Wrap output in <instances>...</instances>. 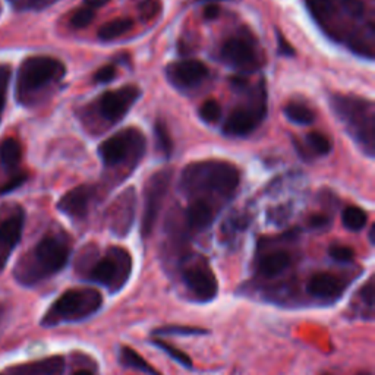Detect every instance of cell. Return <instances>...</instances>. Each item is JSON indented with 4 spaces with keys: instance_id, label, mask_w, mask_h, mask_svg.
Returning a JSON list of instances; mask_svg holds the SVG:
<instances>
[{
    "instance_id": "cell-1",
    "label": "cell",
    "mask_w": 375,
    "mask_h": 375,
    "mask_svg": "<svg viewBox=\"0 0 375 375\" xmlns=\"http://www.w3.org/2000/svg\"><path fill=\"white\" fill-rule=\"evenodd\" d=\"M240 173L233 165L222 160H204L188 165L181 176V190L186 195L214 192L231 195L239 185Z\"/></svg>"
},
{
    "instance_id": "cell-2",
    "label": "cell",
    "mask_w": 375,
    "mask_h": 375,
    "mask_svg": "<svg viewBox=\"0 0 375 375\" xmlns=\"http://www.w3.org/2000/svg\"><path fill=\"white\" fill-rule=\"evenodd\" d=\"M66 74L65 65L50 56H31L25 59L18 71L17 101L24 106H34L42 92L60 83Z\"/></svg>"
},
{
    "instance_id": "cell-3",
    "label": "cell",
    "mask_w": 375,
    "mask_h": 375,
    "mask_svg": "<svg viewBox=\"0 0 375 375\" xmlns=\"http://www.w3.org/2000/svg\"><path fill=\"white\" fill-rule=\"evenodd\" d=\"M330 103L351 137L372 157L375 150L374 103L353 96H343V94H333Z\"/></svg>"
},
{
    "instance_id": "cell-4",
    "label": "cell",
    "mask_w": 375,
    "mask_h": 375,
    "mask_svg": "<svg viewBox=\"0 0 375 375\" xmlns=\"http://www.w3.org/2000/svg\"><path fill=\"white\" fill-rule=\"evenodd\" d=\"M103 305L101 293L94 289H71L51 305L43 319V326L75 323L96 314Z\"/></svg>"
},
{
    "instance_id": "cell-5",
    "label": "cell",
    "mask_w": 375,
    "mask_h": 375,
    "mask_svg": "<svg viewBox=\"0 0 375 375\" xmlns=\"http://www.w3.org/2000/svg\"><path fill=\"white\" fill-rule=\"evenodd\" d=\"M132 258L131 253L119 247H112L91 267L88 278L115 293L122 289L131 277Z\"/></svg>"
},
{
    "instance_id": "cell-6",
    "label": "cell",
    "mask_w": 375,
    "mask_h": 375,
    "mask_svg": "<svg viewBox=\"0 0 375 375\" xmlns=\"http://www.w3.org/2000/svg\"><path fill=\"white\" fill-rule=\"evenodd\" d=\"M220 56L224 63L242 72H256L262 65V53L258 42L248 30L227 38L222 46Z\"/></svg>"
},
{
    "instance_id": "cell-7",
    "label": "cell",
    "mask_w": 375,
    "mask_h": 375,
    "mask_svg": "<svg viewBox=\"0 0 375 375\" xmlns=\"http://www.w3.org/2000/svg\"><path fill=\"white\" fill-rule=\"evenodd\" d=\"M267 115V100L264 87L256 90V96L247 106L236 109L226 119L223 132L229 137H245L256 131Z\"/></svg>"
},
{
    "instance_id": "cell-8",
    "label": "cell",
    "mask_w": 375,
    "mask_h": 375,
    "mask_svg": "<svg viewBox=\"0 0 375 375\" xmlns=\"http://www.w3.org/2000/svg\"><path fill=\"white\" fill-rule=\"evenodd\" d=\"M69 245L63 238L46 236L33 251L34 274L37 278L49 277L59 273L69 260Z\"/></svg>"
},
{
    "instance_id": "cell-9",
    "label": "cell",
    "mask_w": 375,
    "mask_h": 375,
    "mask_svg": "<svg viewBox=\"0 0 375 375\" xmlns=\"http://www.w3.org/2000/svg\"><path fill=\"white\" fill-rule=\"evenodd\" d=\"M144 147L145 140L142 133H140L137 129H125L101 142L99 147V154L104 166L113 167L125 163L132 153L140 157V154L144 151Z\"/></svg>"
},
{
    "instance_id": "cell-10",
    "label": "cell",
    "mask_w": 375,
    "mask_h": 375,
    "mask_svg": "<svg viewBox=\"0 0 375 375\" xmlns=\"http://www.w3.org/2000/svg\"><path fill=\"white\" fill-rule=\"evenodd\" d=\"M173 178V172L170 169H162L149 179L145 186V201H144V214L141 233L144 238L149 236L157 222L160 208H162L169 186Z\"/></svg>"
},
{
    "instance_id": "cell-11",
    "label": "cell",
    "mask_w": 375,
    "mask_h": 375,
    "mask_svg": "<svg viewBox=\"0 0 375 375\" xmlns=\"http://www.w3.org/2000/svg\"><path fill=\"white\" fill-rule=\"evenodd\" d=\"M182 280L192 297L199 302H210L217 297V277L203 257L188 262L182 270Z\"/></svg>"
},
{
    "instance_id": "cell-12",
    "label": "cell",
    "mask_w": 375,
    "mask_h": 375,
    "mask_svg": "<svg viewBox=\"0 0 375 375\" xmlns=\"http://www.w3.org/2000/svg\"><path fill=\"white\" fill-rule=\"evenodd\" d=\"M0 272L8 262V258L19 244L24 223H25V212L19 206H8L0 211Z\"/></svg>"
},
{
    "instance_id": "cell-13",
    "label": "cell",
    "mask_w": 375,
    "mask_h": 375,
    "mask_svg": "<svg viewBox=\"0 0 375 375\" xmlns=\"http://www.w3.org/2000/svg\"><path fill=\"white\" fill-rule=\"evenodd\" d=\"M140 96L141 91L135 85H125L120 90L109 91L100 97L99 112L106 120H109V122H119L120 119L126 116V113L129 112L131 107L135 104Z\"/></svg>"
},
{
    "instance_id": "cell-14",
    "label": "cell",
    "mask_w": 375,
    "mask_h": 375,
    "mask_svg": "<svg viewBox=\"0 0 375 375\" xmlns=\"http://www.w3.org/2000/svg\"><path fill=\"white\" fill-rule=\"evenodd\" d=\"M166 76L173 87L179 90H192L206 81L208 76V68L199 60H179L167 66Z\"/></svg>"
},
{
    "instance_id": "cell-15",
    "label": "cell",
    "mask_w": 375,
    "mask_h": 375,
    "mask_svg": "<svg viewBox=\"0 0 375 375\" xmlns=\"http://www.w3.org/2000/svg\"><path fill=\"white\" fill-rule=\"evenodd\" d=\"M135 191L129 188L122 195H120L110 210V227L113 233L119 236H125L131 229L133 222V214H135Z\"/></svg>"
},
{
    "instance_id": "cell-16",
    "label": "cell",
    "mask_w": 375,
    "mask_h": 375,
    "mask_svg": "<svg viewBox=\"0 0 375 375\" xmlns=\"http://www.w3.org/2000/svg\"><path fill=\"white\" fill-rule=\"evenodd\" d=\"M92 197L94 188L91 185L76 186L60 198L58 208L72 219H84L88 212Z\"/></svg>"
},
{
    "instance_id": "cell-17",
    "label": "cell",
    "mask_w": 375,
    "mask_h": 375,
    "mask_svg": "<svg viewBox=\"0 0 375 375\" xmlns=\"http://www.w3.org/2000/svg\"><path fill=\"white\" fill-rule=\"evenodd\" d=\"M308 292L319 299H334L342 294V280L330 273H317L308 281Z\"/></svg>"
},
{
    "instance_id": "cell-18",
    "label": "cell",
    "mask_w": 375,
    "mask_h": 375,
    "mask_svg": "<svg viewBox=\"0 0 375 375\" xmlns=\"http://www.w3.org/2000/svg\"><path fill=\"white\" fill-rule=\"evenodd\" d=\"M214 220V211L206 199H195L186 210V223L191 231H206Z\"/></svg>"
},
{
    "instance_id": "cell-19",
    "label": "cell",
    "mask_w": 375,
    "mask_h": 375,
    "mask_svg": "<svg viewBox=\"0 0 375 375\" xmlns=\"http://www.w3.org/2000/svg\"><path fill=\"white\" fill-rule=\"evenodd\" d=\"M292 258L285 251H276L261 258L258 270L264 277H276L283 273L290 265Z\"/></svg>"
},
{
    "instance_id": "cell-20",
    "label": "cell",
    "mask_w": 375,
    "mask_h": 375,
    "mask_svg": "<svg viewBox=\"0 0 375 375\" xmlns=\"http://www.w3.org/2000/svg\"><path fill=\"white\" fill-rule=\"evenodd\" d=\"M22 158L21 144L15 138H6L0 144V162L8 172L19 173L18 167Z\"/></svg>"
},
{
    "instance_id": "cell-21",
    "label": "cell",
    "mask_w": 375,
    "mask_h": 375,
    "mask_svg": "<svg viewBox=\"0 0 375 375\" xmlns=\"http://www.w3.org/2000/svg\"><path fill=\"white\" fill-rule=\"evenodd\" d=\"M133 26V21L131 18H116L110 22L104 24L99 30V38L103 42H112L115 38L122 37Z\"/></svg>"
},
{
    "instance_id": "cell-22",
    "label": "cell",
    "mask_w": 375,
    "mask_h": 375,
    "mask_svg": "<svg viewBox=\"0 0 375 375\" xmlns=\"http://www.w3.org/2000/svg\"><path fill=\"white\" fill-rule=\"evenodd\" d=\"M120 362H122L125 367L141 371L144 374L160 375L141 355H138L135 351L131 349V347H122V351H120Z\"/></svg>"
},
{
    "instance_id": "cell-23",
    "label": "cell",
    "mask_w": 375,
    "mask_h": 375,
    "mask_svg": "<svg viewBox=\"0 0 375 375\" xmlns=\"http://www.w3.org/2000/svg\"><path fill=\"white\" fill-rule=\"evenodd\" d=\"M285 115L290 122L297 125H311L315 119L314 112L301 103H289L285 107Z\"/></svg>"
},
{
    "instance_id": "cell-24",
    "label": "cell",
    "mask_w": 375,
    "mask_h": 375,
    "mask_svg": "<svg viewBox=\"0 0 375 375\" xmlns=\"http://www.w3.org/2000/svg\"><path fill=\"white\" fill-rule=\"evenodd\" d=\"M342 220L346 229L358 232L360 229H364L367 224V212L362 208L351 206L343 211Z\"/></svg>"
},
{
    "instance_id": "cell-25",
    "label": "cell",
    "mask_w": 375,
    "mask_h": 375,
    "mask_svg": "<svg viewBox=\"0 0 375 375\" xmlns=\"http://www.w3.org/2000/svg\"><path fill=\"white\" fill-rule=\"evenodd\" d=\"M154 133H156V144L157 150L162 153L165 157H169L173 150V142L170 138V133L167 131V126L162 120H157L154 126Z\"/></svg>"
},
{
    "instance_id": "cell-26",
    "label": "cell",
    "mask_w": 375,
    "mask_h": 375,
    "mask_svg": "<svg viewBox=\"0 0 375 375\" xmlns=\"http://www.w3.org/2000/svg\"><path fill=\"white\" fill-rule=\"evenodd\" d=\"M8 2L18 12H38L53 6L59 0H8Z\"/></svg>"
},
{
    "instance_id": "cell-27",
    "label": "cell",
    "mask_w": 375,
    "mask_h": 375,
    "mask_svg": "<svg viewBox=\"0 0 375 375\" xmlns=\"http://www.w3.org/2000/svg\"><path fill=\"white\" fill-rule=\"evenodd\" d=\"M154 344L158 347L160 351H163L167 356H170L173 360H176V362L181 364L182 367L190 368V369L192 368V360H191V358L188 356L186 353H183L182 351L176 349L175 346H172V344H169V343H166L163 340H154Z\"/></svg>"
},
{
    "instance_id": "cell-28",
    "label": "cell",
    "mask_w": 375,
    "mask_h": 375,
    "mask_svg": "<svg viewBox=\"0 0 375 375\" xmlns=\"http://www.w3.org/2000/svg\"><path fill=\"white\" fill-rule=\"evenodd\" d=\"M308 144L311 145V149L321 156H326L331 151V141L321 132H310L306 137Z\"/></svg>"
},
{
    "instance_id": "cell-29",
    "label": "cell",
    "mask_w": 375,
    "mask_h": 375,
    "mask_svg": "<svg viewBox=\"0 0 375 375\" xmlns=\"http://www.w3.org/2000/svg\"><path fill=\"white\" fill-rule=\"evenodd\" d=\"M199 117L207 124H214L222 117V106L216 100H207L199 109Z\"/></svg>"
},
{
    "instance_id": "cell-30",
    "label": "cell",
    "mask_w": 375,
    "mask_h": 375,
    "mask_svg": "<svg viewBox=\"0 0 375 375\" xmlns=\"http://www.w3.org/2000/svg\"><path fill=\"white\" fill-rule=\"evenodd\" d=\"M10 78V68L8 65H0V122H2L5 104H6V92Z\"/></svg>"
},
{
    "instance_id": "cell-31",
    "label": "cell",
    "mask_w": 375,
    "mask_h": 375,
    "mask_svg": "<svg viewBox=\"0 0 375 375\" xmlns=\"http://www.w3.org/2000/svg\"><path fill=\"white\" fill-rule=\"evenodd\" d=\"M342 10L353 19H360L365 13V3L362 0H340Z\"/></svg>"
},
{
    "instance_id": "cell-32",
    "label": "cell",
    "mask_w": 375,
    "mask_h": 375,
    "mask_svg": "<svg viewBox=\"0 0 375 375\" xmlns=\"http://www.w3.org/2000/svg\"><path fill=\"white\" fill-rule=\"evenodd\" d=\"M92 19H94V10L87 6H83L72 15L71 25L74 26V28H85V26H88L92 22Z\"/></svg>"
},
{
    "instance_id": "cell-33",
    "label": "cell",
    "mask_w": 375,
    "mask_h": 375,
    "mask_svg": "<svg viewBox=\"0 0 375 375\" xmlns=\"http://www.w3.org/2000/svg\"><path fill=\"white\" fill-rule=\"evenodd\" d=\"M330 257L338 261V262H351L355 257V252L349 247H343V245H334L330 248Z\"/></svg>"
},
{
    "instance_id": "cell-34",
    "label": "cell",
    "mask_w": 375,
    "mask_h": 375,
    "mask_svg": "<svg viewBox=\"0 0 375 375\" xmlns=\"http://www.w3.org/2000/svg\"><path fill=\"white\" fill-rule=\"evenodd\" d=\"M157 334H183V336H197V334H206V330L195 328V327H181V326H173V327H163L156 331Z\"/></svg>"
},
{
    "instance_id": "cell-35",
    "label": "cell",
    "mask_w": 375,
    "mask_h": 375,
    "mask_svg": "<svg viewBox=\"0 0 375 375\" xmlns=\"http://www.w3.org/2000/svg\"><path fill=\"white\" fill-rule=\"evenodd\" d=\"M115 76H116V68L112 65H107L96 72V75H94V81H96L97 84H107L113 81Z\"/></svg>"
},
{
    "instance_id": "cell-36",
    "label": "cell",
    "mask_w": 375,
    "mask_h": 375,
    "mask_svg": "<svg viewBox=\"0 0 375 375\" xmlns=\"http://www.w3.org/2000/svg\"><path fill=\"white\" fill-rule=\"evenodd\" d=\"M374 294H375V290H374V281L372 278L368 281V283L362 288V290H360V298L364 299V302H367V305L369 308L374 306Z\"/></svg>"
},
{
    "instance_id": "cell-37",
    "label": "cell",
    "mask_w": 375,
    "mask_h": 375,
    "mask_svg": "<svg viewBox=\"0 0 375 375\" xmlns=\"http://www.w3.org/2000/svg\"><path fill=\"white\" fill-rule=\"evenodd\" d=\"M157 9H158V5H157V3H154L153 0H147V2H144V3L141 5V8H140L141 13H142L144 17H147V18L153 17Z\"/></svg>"
},
{
    "instance_id": "cell-38",
    "label": "cell",
    "mask_w": 375,
    "mask_h": 375,
    "mask_svg": "<svg viewBox=\"0 0 375 375\" xmlns=\"http://www.w3.org/2000/svg\"><path fill=\"white\" fill-rule=\"evenodd\" d=\"M219 13H220V8L214 3H208L207 8L204 9V17L207 19H214L219 15Z\"/></svg>"
},
{
    "instance_id": "cell-39",
    "label": "cell",
    "mask_w": 375,
    "mask_h": 375,
    "mask_svg": "<svg viewBox=\"0 0 375 375\" xmlns=\"http://www.w3.org/2000/svg\"><path fill=\"white\" fill-rule=\"evenodd\" d=\"M109 2H110V0H84V6L94 10V9H99V8L104 6V5H107Z\"/></svg>"
},
{
    "instance_id": "cell-40",
    "label": "cell",
    "mask_w": 375,
    "mask_h": 375,
    "mask_svg": "<svg viewBox=\"0 0 375 375\" xmlns=\"http://www.w3.org/2000/svg\"><path fill=\"white\" fill-rule=\"evenodd\" d=\"M278 46H280V50H281V53H283V55H293L292 46H289L286 43V40L280 35H278Z\"/></svg>"
},
{
    "instance_id": "cell-41",
    "label": "cell",
    "mask_w": 375,
    "mask_h": 375,
    "mask_svg": "<svg viewBox=\"0 0 375 375\" xmlns=\"http://www.w3.org/2000/svg\"><path fill=\"white\" fill-rule=\"evenodd\" d=\"M310 223H311L312 227H317V229H318V227L326 226L328 223V219L326 216H314V217H311Z\"/></svg>"
},
{
    "instance_id": "cell-42",
    "label": "cell",
    "mask_w": 375,
    "mask_h": 375,
    "mask_svg": "<svg viewBox=\"0 0 375 375\" xmlns=\"http://www.w3.org/2000/svg\"><path fill=\"white\" fill-rule=\"evenodd\" d=\"M74 375H94V374L91 371H88V369H79Z\"/></svg>"
},
{
    "instance_id": "cell-43",
    "label": "cell",
    "mask_w": 375,
    "mask_h": 375,
    "mask_svg": "<svg viewBox=\"0 0 375 375\" xmlns=\"http://www.w3.org/2000/svg\"><path fill=\"white\" fill-rule=\"evenodd\" d=\"M369 239H371V244H374V227H371V231H369Z\"/></svg>"
},
{
    "instance_id": "cell-44",
    "label": "cell",
    "mask_w": 375,
    "mask_h": 375,
    "mask_svg": "<svg viewBox=\"0 0 375 375\" xmlns=\"http://www.w3.org/2000/svg\"><path fill=\"white\" fill-rule=\"evenodd\" d=\"M359 375H372V374L371 372H360Z\"/></svg>"
}]
</instances>
